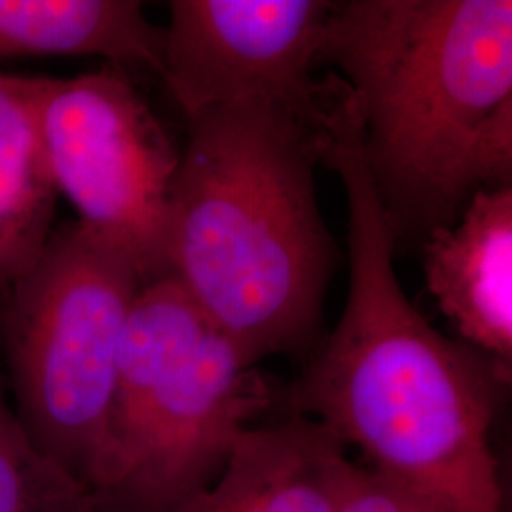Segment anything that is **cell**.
<instances>
[{
  "label": "cell",
  "instance_id": "obj_1",
  "mask_svg": "<svg viewBox=\"0 0 512 512\" xmlns=\"http://www.w3.org/2000/svg\"><path fill=\"white\" fill-rule=\"evenodd\" d=\"M321 162L348 200V302L289 389L293 414L323 423L370 471L450 511L503 512L490 435L511 370L446 340L410 304L393 268L397 236L351 112L330 118Z\"/></svg>",
  "mask_w": 512,
  "mask_h": 512
},
{
  "label": "cell",
  "instance_id": "obj_2",
  "mask_svg": "<svg viewBox=\"0 0 512 512\" xmlns=\"http://www.w3.org/2000/svg\"><path fill=\"white\" fill-rule=\"evenodd\" d=\"M321 59L348 86L395 236L452 226L511 181V0L334 2Z\"/></svg>",
  "mask_w": 512,
  "mask_h": 512
},
{
  "label": "cell",
  "instance_id": "obj_3",
  "mask_svg": "<svg viewBox=\"0 0 512 512\" xmlns=\"http://www.w3.org/2000/svg\"><path fill=\"white\" fill-rule=\"evenodd\" d=\"M186 120L169 192L167 274L249 365L308 348L334 268L315 198V118L256 99Z\"/></svg>",
  "mask_w": 512,
  "mask_h": 512
},
{
  "label": "cell",
  "instance_id": "obj_4",
  "mask_svg": "<svg viewBox=\"0 0 512 512\" xmlns=\"http://www.w3.org/2000/svg\"><path fill=\"white\" fill-rule=\"evenodd\" d=\"M270 389L175 275L129 308L95 497L105 512H175L207 492Z\"/></svg>",
  "mask_w": 512,
  "mask_h": 512
},
{
  "label": "cell",
  "instance_id": "obj_5",
  "mask_svg": "<svg viewBox=\"0 0 512 512\" xmlns=\"http://www.w3.org/2000/svg\"><path fill=\"white\" fill-rule=\"evenodd\" d=\"M147 281L73 222L10 287L0 317L18 418L50 459L97 492L129 308Z\"/></svg>",
  "mask_w": 512,
  "mask_h": 512
},
{
  "label": "cell",
  "instance_id": "obj_6",
  "mask_svg": "<svg viewBox=\"0 0 512 512\" xmlns=\"http://www.w3.org/2000/svg\"><path fill=\"white\" fill-rule=\"evenodd\" d=\"M38 131L57 194L145 281L167 274L165 228L179 154L122 67L38 78Z\"/></svg>",
  "mask_w": 512,
  "mask_h": 512
},
{
  "label": "cell",
  "instance_id": "obj_7",
  "mask_svg": "<svg viewBox=\"0 0 512 512\" xmlns=\"http://www.w3.org/2000/svg\"><path fill=\"white\" fill-rule=\"evenodd\" d=\"M332 8L321 0H173L160 74L186 118L256 99L315 118L325 82L311 71Z\"/></svg>",
  "mask_w": 512,
  "mask_h": 512
},
{
  "label": "cell",
  "instance_id": "obj_8",
  "mask_svg": "<svg viewBox=\"0 0 512 512\" xmlns=\"http://www.w3.org/2000/svg\"><path fill=\"white\" fill-rule=\"evenodd\" d=\"M425 281L469 348L511 370L512 188L473 194L458 224L425 241Z\"/></svg>",
  "mask_w": 512,
  "mask_h": 512
},
{
  "label": "cell",
  "instance_id": "obj_9",
  "mask_svg": "<svg viewBox=\"0 0 512 512\" xmlns=\"http://www.w3.org/2000/svg\"><path fill=\"white\" fill-rule=\"evenodd\" d=\"M357 469L329 427L293 414L241 431L205 495L217 512H344Z\"/></svg>",
  "mask_w": 512,
  "mask_h": 512
},
{
  "label": "cell",
  "instance_id": "obj_10",
  "mask_svg": "<svg viewBox=\"0 0 512 512\" xmlns=\"http://www.w3.org/2000/svg\"><path fill=\"white\" fill-rule=\"evenodd\" d=\"M99 55L160 73L162 29L135 0H0V61Z\"/></svg>",
  "mask_w": 512,
  "mask_h": 512
},
{
  "label": "cell",
  "instance_id": "obj_11",
  "mask_svg": "<svg viewBox=\"0 0 512 512\" xmlns=\"http://www.w3.org/2000/svg\"><path fill=\"white\" fill-rule=\"evenodd\" d=\"M38 78L0 73V287L31 270L52 236L54 179L42 150Z\"/></svg>",
  "mask_w": 512,
  "mask_h": 512
},
{
  "label": "cell",
  "instance_id": "obj_12",
  "mask_svg": "<svg viewBox=\"0 0 512 512\" xmlns=\"http://www.w3.org/2000/svg\"><path fill=\"white\" fill-rule=\"evenodd\" d=\"M0 512H105L92 490L40 452L0 378Z\"/></svg>",
  "mask_w": 512,
  "mask_h": 512
},
{
  "label": "cell",
  "instance_id": "obj_13",
  "mask_svg": "<svg viewBox=\"0 0 512 512\" xmlns=\"http://www.w3.org/2000/svg\"><path fill=\"white\" fill-rule=\"evenodd\" d=\"M344 512H454L418 490L359 467Z\"/></svg>",
  "mask_w": 512,
  "mask_h": 512
},
{
  "label": "cell",
  "instance_id": "obj_14",
  "mask_svg": "<svg viewBox=\"0 0 512 512\" xmlns=\"http://www.w3.org/2000/svg\"><path fill=\"white\" fill-rule=\"evenodd\" d=\"M175 512H217V509L211 505L205 492H202V494L192 497L190 501H186L183 507H179Z\"/></svg>",
  "mask_w": 512,
  "mask_h": 512
}]
</instances>
